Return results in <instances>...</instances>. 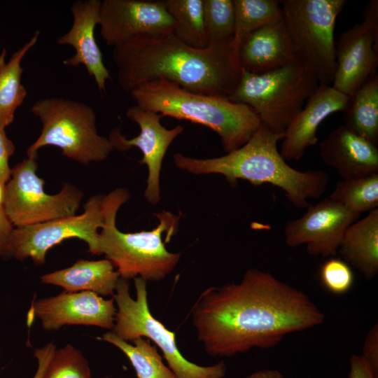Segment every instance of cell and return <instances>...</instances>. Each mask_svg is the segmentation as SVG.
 Returning <instances> with one entry per match:
<instances>
[{"label":"cell","mask_w":378,"mask_h":378,"mask_svg":"<svg viewBox=\"0 0 378 378\" xmlns=\"http://www.w3.org/2000/svg\"><path fill=\"white\" fill-rule=\"evenodd\" d=\"M104 378H109V377H104Z\"/></svg>","instance_id":"cell-39"},{"label":"cell","mask_w":378,"mask_h":378,"mask_svg":"<svg viewBox=\"0 0 378 378\" xmlns=\"http://www.w3.org/2000/svg\"><path fill=\"white\" fill-rule=\"evenodd\" d=\"M13 227L4 206L0 207V257L6 258L7 239Z\"/></svg>","instance_id":"cell-36"},{"label":"cell","mask_w":378,"mask_h":378,"mask_svg":"<svg viewBox=\"0 0 378 378\" xmlns=\"http://www.w3.org/2000/svg\"><path fill=\"white\" fill-rule=\"evenodd\" d=\"M130 196L125 188H118L104 195L100 253L113 264L122 279L141 277L146 281H162L175 269L181 258V253L167 249V241H162V238L165 232L175 234L179 216L170 211H160L155 214L159 223L153 230L121 232L116 226V215Z\"/></svg>","instance_id":"cell-5"},{"label":"cell","mask_w":378,"mask_h":378,"mask_svg":"<svg viewBox=\"0 0 378 378\" xmlns=\"http://www.w3.org/2000/svg\"><path fill=\"white\" fill-rule=\"evenodd\" d=\"M378 1L365 7L363 20L344 31L335 45L336 69L332 87L350 97L376 74L378 64Z\"/></svg>","instance_id":"cell-12"},{"label":"cell","mask_w":378,"mask_h":378,"mask_svg":"<svg viewBox=\"0 0 378 378\" xmlns=\"http://www.w3.org/2000/svg\"><path fill=\"white\" fill-rule=\"evenodd\" d=\"M136 299L131 297L128 280L120 278L113 295L116 305L114 326L111 330L127 342L139 337L153 341L163 354L169 368L176 378H223L227 372L224 361L201 366L186 359L176 342L175 334L151 314L148 304L147 281L134 279Z\"/></svg>","instance_id":"cell-9"},{"label":"cell","mask_w":378,"mask_h":378,"mask_svg":"<svg viewBox=\"0 0 378 378\" xmlns=\"http://www.w3.org/2000/svg\"><path fill=\"white\" fill-rule=\"evenodd\" d=\"M349 97L331 85H319L302 109L284 131L280 154L286 160H298L307 148L318 141L317 129L329 115L344 112Z\"/></svg>","instance_id":"cell-17"},{"label":"cell","mask_w":378,"mask_h":378,"mask_svg":"<svg viewBox=\"0 0 378 378\" xmlns=\"http://www.w3.org/2000/svg\"><path fill=\"white\" fill-rule=\"evenodd\" d=\"M307 209L300 218L286 223V244L290 247L304 244L312 255L334 257L346 230L359 214L329 197Z\"/></svg>","instance_id":"cell-14"},{"label":"cell","mask_w":378,"mask_h":378,"mask_svg":"<svg viewBox=\"0 0 378 378\" xmlns=\"http://www.w3.org/2000/svg\"><path fill=\"white\" fill-rule=\"evenodd\" d=\"M343 260L370 280L378 273V209L346 230L338 251Z\"/></svg>","instance_id":"cell-22"},{"label":"cell","mask_w":378,"mask_h":378,"mask_svg":"<svg viewBox=\"0 0 378 378\" xmlns=\"http://www.w3.org/2000/svg\"><path fill=\"white\" fill-rule=\"evenodd\" d=\"M37 156H27L17 164L6 183L3 206L14 227L75 216L83 195L69 183L55 195L46 193L44 180L36 174Z\"/></svg>","instance_id":"cell-10"},{"label":"cell","mask_w":378,"mask_h":378,"mask_svg":"<svg viewBox=\"0 0 378 378\" xmlns=\"http://www.w3.org/2000/svg\"><path fill=\"white\" fill-rule=\"evenodd\" d=\"M238 48L232 40L198 49L172 33L133 38L113 48V59L118 84L129 93L144 83L163 78L193 92L228 97L242 74Z\"/></svg>","instance_id":"cell-2"},{"label":"cell","mask_w":378,"mask_h":378,"mask_svg":"<svg viewBox=\"0 0 378 378\" xmlns=\"http://www.w3.org/2000/svg\"><path fill=\"white\" fill-rule=\"evenodd\" d=\"M55 350L56 345L53 342L46 344L41 348L35 349L34 355L37 360L38 367L33 378H42Z\"/></svg>","instance_id":"cell-34"},{"label":"cell","mask_w":378,"mask_h":378,"mask_svg":"<svg viewBox=\"0 0 378 378\" xmlns=\"http://www.w3.org/2000/svg\"><path fill=\"white\" fill-rule=\"evenodd\" d=\"M190 313L198 341L209 355L219 357L274 347L325 319L305 293L255 268L239 283L204 290Z\"/></svg>","instance_id":"cell-1"},{"label":"cell","mask_w":378,"mask_h":378,"mask_svg":"<svg viewBox=\"0 0 378 378\" xmlns=\"http://www.w3.org/2000/svg\"><path fill=\"white\" fill-rule=\"evenodd\" d=\"M99 25L102 38L114 48L135 37L172 34L174 22L162 0H104Z\"/></svg>","instance_id":"cell-13"},{"label":"cell","mask_w":378,"mask_h":378,"mask_svg":"<svg viewBox=\"0 0 378 378\" xmlns=\"http://www.w3.org/2000/svg\"><path fill=\"white\" fill-rule=\"evenodd\" d=\"M360 215L378 207V173L339 181L328 197Z\"/></svg>","instance_id":"cell-28"},{"label":"cell","mask_w":378,"mask_h":378,"mask_svg":"<svg viewBox=\"0 0 378 378\" xmlns=\"http://www.w3.org/2000/svg\"><path fill=\"white\" fill-rule=\"evenodd\" d=\"M113 298L93 292H66L36 300L29 310L48 331L64 326L81 325L112 330L116 314Z\"/></svg>","instance_id":"cell-16"},{"label":"cell","mask_w":378,"mask_h":378,"mask_svg":"<svg viewBox=\"0 0 378 378\" xmlns=\"http://www.w3.org/2000/svg\"><path fill=\"white\" fill-rule=\"evenodd\" d=\"M234 43L239 46L248 34L282 19L280 1L233 0Z\"/></svg>","instance_id":"cell-27"},{"label":"cell","mask_w":378,"mask_h":378,"mask_svg":"<svg viewBox=\"0 0 378 378\" xmlns=\"http://www.w3.org/2000/svg\"><path fill=\"white\" fill-rule=\"evenodd\" d=\"M349 364L348 378H374L360 356H351Z\"/></svg>","instance_id":"cell-35"},{"label":"cell","mask_w":378,"mask_h":378,"mask_svg":"<svg viewBox=\"0 0 378 378\" xmlns=\"http://www.w3.org/2000/svg\"><path fill=\"white\" fill-rule=\"evenodd\" d=\"M202 8L208 45L233 40V0H202Z\"/></svg>","instance_id":"cell-29"},{"label":"cell","mask_w":378,"mask_h":378,"mask_svg":"<svg viewBox=\"0 0 378 378\" xmlns=\"http://www.w3.org/2000/svg\"><path fill=\"white\" fill-rule=\"evenodd\" d=\"M42 378H92L88 360L68 344L55 350Z\"/></svg>","instance_id":"cell-30"},{"label":"cell","mask_w":378,"mask_h":378,"mask_svg":"<svg viewBox=\"0 0 378 378\" xmlns=\"http://www.w3.org/2000/svg\"><path fill=\"white\" fill-rule=\"evenodd\" d=\"M130 94L144 109L209 127L219 136L226 153L245 144L261 125L256 113L246 104L193 92L163 78L144 83Z\"/></svg>","instance_id":"cell-4"},{"label":"cell","mask_w":378,"mask_h":378,"mask_svg":"<svg viewBox=\"0 0 378 378\" xmlns=\"http://www.w3.org/2000/svg\"><path fill=\"white\" fill-rule=\"evenodd\" d=\"M31 111L42 124L41 134L27 150L38 155L45 146H54L74 161L87 164L103 161L113 150L108 138L98 134L94 109L85 103L49 97L36 101Z\"/></svg>","instance_id":"cell-6"},{"label":"cell","mask_w":378,"mask_h":378,"mask_svg":"<svg viewBox=\"0 0 378 378\" xmlns=\"http://www.w3.org/2000/svg\"><path fill=\"white\" fill-rule=\"evenodd\" d=\"M319 276L323 286L335 295L346 293L354 282V275L350 266L343 260L334 257L321 265Z\"/></svg>","instance_id":"cell-31"},{"label":"cell","mask_w":378,"mask_h":378,"mask_svg":"<svg viewBox=\"0 0 378 378\" xmlns=\"http://www.w3.org/2000/svg\"><path fill=\"white\" fill-rule=\"evenodd\" d=\"M344 125L375 146L378 144V76L368 78L350 97Z\"/></svg>","instance_id":"cell-24"},{"label":"cell","mask_w":378,"mask_h":378,"mask_svg":"<svg viewBox=\"0 0 378 378\" xmlns=\"http://www.w3.org/2000/svg\"><path fill=\"white\" fill-rule=\"evenodd\" d=\"M361 358L374 378H378V324L374 323L364 340Z\"/></svg>","instance_id":"cell-32"},{"label":"cell","mask_w":378,"mask_h":378,"mask_svg":"<svg viewBox=\"0 0 378 378\" xmlns=\"http://www.w3.org/2000/svg\"><path fill=\"white\" fill-rule=\"evenodd\" d=\"M284 134L275 133L260 125L242 146L226 155L214 158H195L176 153V167L200 175L217 174L225 177L232 186L238 179L258 186L271 184L281 189L295 207L307 208L309 200L319 198L326 190L328 175L323 170H297L286 163L278 150L277 143Z\"/></svg>","instance_id":"cell-3"},{"label":"cell","mask_w":378,"mask_h":378,"mask_svg":"<svg viewBox=\"0 0 378 378\" xmlns=\"http://www.w3.org/2000/svg\"><path fill=\"white\" fill-rule=\"evenodd\" d=\"M318 85L314 76L294 60L261 74L242 71L227 98L250 106L262 125L275 133L284 134Z\"/></svg>","instance_id":"cell-8"},{"label":"cell","mask_w":378,"mask_h":378,"mask_svg":"<svg viewBox=\"0 0 378 378\" xmlns=\"http://www.w3.org/2000/svg\"><path fill=\"white\" fill-rule=\"evenodd\" d=\"M5 186L6 184L0 181V207H3L5 197Z\"/></svg>","instance_id":"cell-38"},{"label":"cell","mask_w":378,"mask_h":378,"mask_svg":"<svg viewBox=\"0 0 378 378\" xmlns=\"http://www.w3.org/2000/svg\"><path fill=\"white\" fill-rule=\"evenodd\" d=\"M5 129L0 127V181L6 184L10 177L9 158L15 150L13 142L8 139Z\"/></svg>","instance_id":"cell-33"},{"label":"cell","mask_w":378,"mask_h":378,"mask_svg":"<svg viewBox=\"0 0 378 378\" xmlns=\"http://www.w3.org/2000/svg\"><path fill=\"white\" fill-rule=\"evenodd\" d=\"M244 378H285L279 371L273 369H260Z\"/></svg>","instance_id":"cell-37"},{"label":"cell","mask_w":378,"mask_h":378,"mask_svg":"<svg viewBox=\"0 0 378 378\" xmlns=\"http://www.w3.org/2000/svg\"><path fill=\"white\" fill-rule=\"evenodd\" d=\"M39 34V31H36L28 42L12 54L8 62L6 49L0 54V127L2 128L13 122L15 111L27 97V90L21 83L24 71L21 62L37 43Z\"/></svg>","instance_id":"cell-23"},{"label":"cell","mask_w":378,"mask_h":378,"mask_svg":"<svg viewBox=\"0 0 378 378\" xmlns=\"http://www.w3.org/2000/svg\"><path fill=\"white\" fill-rule=\"evenodd\" d=\"M346 3L345 0L280 1L295 61L308 70L319 85H330L334 80V30Z\"/></svg>","instance_id":"cell-7"},{"label":"cell","mask_w":378,"mask_h":378,"mask_svg":"<svg viewBox=\"0 0 378 378\" xmlns=\"http://www.w3.org/2000/svg\"><path fill=\"white\" fill-rule=\"evenodd\" d=\"M103 198L102 195L89 198L83 213L78 216L13 227L7 239L6 258H31L36 265H41L52 247L70 238L83 240L89 252L101 255L98 229L104 225Z\"/></svg>","instance_id":"cell-11"},{"label":"cell","mask_w":378,"mask_h":378,"mask_svg":"<svg viewBox=\"0 0 378 378\" xmlns=\"http://www.w3.org/2000/svg\"><path fill=\"white\" fill-rule=\"evenodd\" d=\"M322 161L342 180L378 173V148L342 125L319 144Z\"/></svg>","instance_id":"cell-19"},{"label":"cell","mask_w":378,"mask_h":378,"mask_svg":"<svg viewBox=\"0 0 378 378\" xmlns=\"http://www.w3.org/2000/svg\"><path fill=\"white\" fill-rule=\"evenodd\" d=\"M120 276L108 259H79L71 266L43 274L41 281L66 292L89 291L100 296H113Z\"/></svg>","instance_id":"cell-21"},{"label":"cell","mask_w":378,"mask_h":378,"mask_svg":"<svg viewBox=\"0 0 378 378\" xmlns=\"http://www.w3.org/2000/svg\"><path fill=\"white\" fill-rule=\"evenodd\" d=\"M174 20L173 34L185 44L198 49L208 46L202 0H164Z\"/></svg>","instance_id":"cell-26"},{"label":"cell","mask_w":378,"mask_h":378,"mask_svg":"<svg viewBox=\"0 0 378 378\" xmlns=\"http://www.w3.org/2000/svg\"><path fill=\"white\" fill-rule=\"evenodd\" d=\"M125 114L139 125V134L127 139L119 128H114L108 138L113 149L126 151L136 147L141 151L143 158L140 163L146 164L148 173L144 197L150 204H157L160 201V176L164 157L174 140L183 133L184 127L179 125L167 129L160 123V114L136 104L129 107Z\"/></svg>","instance_id":"cell-15"},{"label":"cell","mask_w":378,"mask_h":378,"mask_svg":"<svg viewBox=\"0 0 378 378\" xmlns=\"http://www.w3.org/2000/svg\"><path fill=\"white\" fill-rule=\"evenodd\" d=\"M99 339L122 351L134 368L136 378H176L163 363L157 347L147 338L139 337L133 340L132 344L108 331Z\"/></svg>","instance_id":"cell-25"},{"label":"cell","mask_w":378,"mask_h":378,"mask_svg":"<svg viewBox=\"0 0 378 378\" xmlns=\"http://www.w3.org/2000/svg\"><path fill=\"white\" fill-rule=\"evenodd\" d=\"M102 1H76L71 7L73 24L70 29L57 38L59 45H69L75 50V54L63 61L70 66H85L90 76L94 78L99 90L105 91L106 83L111 78L106 67L102 52L95 37L94 29L99 24V8Z\"/></svg>","instance_id":"cell-18"},{"label":"cell","mask_w":378,"mask_h":378,"mask_svg":"<svg viewBox=\"0 0 378 378\" xmlns=\"http://www.w3.org/2000/svg\"><path fill=\"white\" fill-rule=\"evenodd\" d=\"M294 60L283 18L248 34L239 45L238 62L244 72L261 74Z\"/></svg>","instance_id":"cell-20"}]
</instances>
